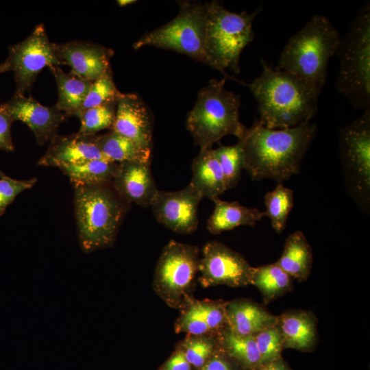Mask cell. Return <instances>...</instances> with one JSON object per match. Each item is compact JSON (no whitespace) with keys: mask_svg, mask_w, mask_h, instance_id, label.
<instances>
[{"mask_svg":"<svg viewBox=\"0 0 370 370\" xmlns=\"http://www.w3.org/2000/svg\"><path fill=\"white\" fill-rule=\"evenodd\" d=\"M291 276L276 263L254 267L251 284L269 301L284 293L291 286Z\"/></svg>","mask_w":370,"mask_h":370,"instance_id":"obj_27","label":"cell"},{"mask_svg":"<svg viewBox=\"0 0 370 370\" xmlns=\"http://www.w3.org/2000/svg\"><path fill=\"white\" fill-rule=\"evenodd\" d=\"M12 122L10 115L0 108V149L9 152L14 151L11 135Z\"/></svg>","mask_w":370,"mask_h":370,"instance_id":"obj_38","label":"cell"},{"mask_svg":"<svg viewBox=\"0 0 370 370\" xmlns=\"http://www.w3.org/2000/svg\"><path fill=\"white\" fill-rule=\"evenodd\" d=\"M97 143L104 157L109 161H151V152L146 151L127 138L111 130L97 136Z\"/></svg>","mask_w":370,"mask_h":370,"instance_id":"obj_26","label":"cell"},{"mask_svg":"<svg viewBox=\"0 0 370 370\" xmlns=\"http://www.w3.org/2000/svg\"><path fill=\"white\" fill-rule=\"evenodd\" d=\"M202 197L189 183L173 192L158 190L151 205L156 219L180 234H191L198 226V208Z\"/></svg>","mask_w":370,"mask_h":370,"instance_id":"obj_13","label":"cell"},{"mask_svg":"<svg viewBox=\"0 0 370 370\" xmlns=\"http://www.w3.org/2000/svg\"><path fill=\"white\" fill-rule=\"evenodd\" d=\"M340 41L330 20L315 14L289 38L275 69L297 76L321 92L327 80L329 61L336 53Z\"/></svg>","mask_w":370,"mask_h":370,"instance_id":"obj_3","label":"cell"},{"mask_svg":"<svg viewBox=\"0 0 370 370\" xmlns=\"http://www.w3.org/2000/svg\"><path fill=\"white\" fill-rule=\"evenodd\" d=\"M151 161L120 162L112 184L114 189L128 204L143 208L151 206L158 190L151 168Z\"/></svg>","mask_w":370,"mask_h":370,"instance_id":"obj_17","label":"cell"},{"mask_svg":"<svg viewBox=\"0 0 370 370\" xmlns=\"http://www.w3.org/2000/svg\"><path fill=\"white\" fill-rule=\"evenodd\" d=\"M111 130L127 138L139 148L151 152L153 129L145 104L136 94L119 99Z\"/></svg>","mask_w":370,"mask_h":370,"instance_id":"obj_16","label":"cell"},{"mask_svg":"<svg viewBox=\"0 0 370 370\" xmlns=\"http://www.w3.org/2000/svg\"><path fill=\"white\" fill-rule=\"evenodd\" d=\"M0 108L14 121L25 123L33 132L36 142L43 145L56 134L61 123L69 116L56 106H45L31 96L14 92Z\"/></svg>","mask_w":370,"mask_h":370,"instance_id":"obj_14","label":"cell"},{"mask_svg":"<svg viewBox=\"0 0 370 370\" xmlns=\"http://www.w3.org/2000/svg\"><path fill=\"white\" fill-rule=\"evenodd\" d=\"M136 1L134 0H119L117 1L118 5H119L121 7H124L128 5H130L132 3H135Z\"/></svg>","mask_w":370,"mask_h":370,"instance_id":"obj_42","label":"cell"},{"mask_svg":"<svg viewBox=\"0 0 370 370\" xmlns=\"http://www.w3.org/2000/svg\"><path fill=\"white\" fill-rule=\"evenodd\" d=\"M199 370H234L231 363L221 355H214Z\"/></svg>","mask_w":370,"mask_h":370,"instance_id":"obj_40","label":"cell"},{"mask_svg":"<svg viewBox=\"0 0 370 370\" xmlns=\"http://www.w3.org/2000/svg\"><path fill=\"white\" fill-rule=\"evenodd\" d=\"M226 79H212L202 88L187 116L186 128L201 149L227 135L241 140L247 130L239 120L240 97L225 89Z\"/></svg>","mask_w":370,"mask_h":370,"instance_id":"obj_5","label":"cell"},{"mask_svg":"<svg viewBox=\"0 0 370 370\" xmlns=\"http://www.w3.org/2000/svg\"><path fill=\"white\" fill-rule=\"evenodd\" d=\"M284 347L299 350L310 348L316 339L315 324L305 312L285 313L278 320Z\"/></svg>","mask_w":370,"mask_h":370,"instance_id":"obj_24","label":"cell"},{"mask_svg":"<svg viewBox=\"0 0 370 370\" xmlns=\"http://www.w3.org/2000/svg\"><path fill=\"white\" fill-rule=\"evenodd\" d=\"M310 122L286 129H271L256 121L239 140L243 169L253 180L279 183L297 174L317 133Z\"/></svg>","mask_w":370,"mask_h":370,"instance_id":"obj_1","label":"cell"},{"mask_svg":"<svg viewBox=\"0 0 370 370\" xmlns=\"http://www.w3.org/2000/svg\"><path fill=\"white\" fill-rule=\"evenodd\" d=\"M3 175H5V174L0 169V176H3Z\"/></svg>","mask_w":370,"mask_h":370,"instance_id":"obj_44","label":"cell"},{"mask_svg":"<svg viewBox=\"0 0 370 370\" xmlns=\"http://www.w3.org/2000/svg\"><path fill=\"white\" fill-rule=\"evenodd\" d=\"M117 101L106 103L82 110L79 119L78 134L85 136L96 135L105 129H112L115 119Z\"/></svg>","mask_w":370,"mask_h":370,"instance_id":"obj_30","label":"cell"},{"mask_svg":"<svg viewBox=\"0 0 370 370\" xmlns=\"http://www.w3.org/2000/svg\"><path fill=\"white\" fill-rule=\"evenodd\" d=\"M262 365L280 359L284 342L280 329L273 326L254 335Z\"/></svg>","mask_w":370,"mask_h":370,"instance_id":"obj_34","label":"cell"},{"mask_svg":"<svg viewBox=\"0 0 370 370\" xmlns=\"http://www.w3.org/2000/svg\"><path fill=\"white\" fill-rule=\"evenodd\" d=\"M199 249L197 246L171 241L162 249L153 276V288L170 307L189 304L199 272Z\"/></svg>","mask_w":370,"mask_h":370,"instance_id":"obj_8","label":"cell"},{"mask_svg":"<svg viewBox=\"0 0 370 370\" xmlns=\"http://www.w3.org/2000/svg\"><path fill=\"white\" fill-rule=\"evenodd\" d=\"M74 188L80 247L90 253L112 246L129 204L119 195L112 182Z\"/></svg>","mask_w":370,"mask_h":370,"instance_id":"obj_4","label":"cell"},{"mask_svg":"<svg viewBox=\"0 0 370 370\" xmlns=\"http://www.w3.org/2000/svg\"><path fill=\"white\" fill-rule=\"evenodd\" d=\"M5 62L14 73L15 92L30 93L39 73L45 67L59 66L54 43L51 42L43 24L36 25L23 40L8 47Z\"/></svg>","mask_w":370,"mask_h":370,"instance_id":"obj_10","label":"cell"},{"mask_svg":"<svg viewBox=\"0 0 370 370\" xmlns=\"http://www.w3.org/2000/svg\"><path fill=\"white\" fill-rule=\"evenodd\" d=\"M340 151L358 193L367 199L370 190V110L340 131Z\"/></svg>","mask_w":370,"mask_h":370,"instance_id":"obj_12","label":"cell"},{"mask_svg":"<svg viewBox=\"0 0 370 370\" xmlns=\"http://www.w3.org/2000/svg\"><path fill=\"white\" fill-rule=\"evenodd\" d=\"M192 367L200 369L214 354V343L207 336H190L180 348Z\"/></svg>","mask_w":370,"mask_h":370,"instance_id":"obj_33","label":"cell"},{"mask_svg":"<svg viewBox=\"0 0 370 370\" xmlns=\"http://www.w3.org/2000/svg\"><path fill=\"white\" fill-rule=\"evenodd\" d=\"M275 263L291 277L300 281L308 277L312 268V254L301 231L294 232L287 237L282 254Z\"/></svg>","mask_w":370,"mask_h":370,"instance_id":"obj_23","label":"cell"},{"mask_svg":"<svg viewBox=\"0 0 370 370\" xmlns=\"http://www.w3.org/2000/svg\"><path fill=\"white\" fill-rule=\"evenodd\" d=\"M37 182L36 177L25 180L11 178L7 175L0 176V216L5 211L17 195L32 188Z\"/></svg>","mask_w":370,"mask_h":370,"instance_id":"obj_36","label":"cell"},{"mask_svg":"<svg viewBox=\"0 0 370 370\" xmlns=\"http://www.w3.org/2000/svg\"><path fill=\"white\" fill-rule=\"evenodd\" d=\"M294 203L293 191L279 183L264 195L266 217H269L273 228L281 233L285 228L287 219Z\"/></svg>","mask_w":370,"mask_h":370,"instance_id":"obj_28","label":"cell"},{"mask_svg":"<svg viewBox=\"0 0 370 370\" xmlns=\"http://www.w3.org/2000/svg\"><path fill=\"white\" fill-rule=\"evenodd\" d=\"M58 88V101L55 105L69 117L77 118L92 82L86 80L73 72L66 73L59 66L49 67Z\"/></svg>","mask_w":370,"mask_h":370,"instance_id":"obj_22","label":"cell"},{"mask_svg":"<svg viewBox=\"0 0 370 370\" xmlns=\"http://www.w3.org/2000/svg\"><path fill=\"white\" fill-rule=\"evenodd\" d=\"M206 3H182L176 17L143 35L133 47L152 46L173 50L206 64Z\"/></svg>","mask_w":370,"mask_h":370,"instance_id":"obj_9","label":"cell"},{"mask_svg":"<svg viewBox=\"0 0 370 370\" xmlns=\"http://www.w3.org/2000/svg\"><path fill=\"white\" fill-rule=\"evenodd\" d=\"M212 201L214 208L207 221V229L212 234H218L242 225L254 226L266 217L264 212L242 206L237 201L230 202L219 198Z\"/></svg>","mask_w":370,"mask_h":370,"instance_id":"obj_21","label":"cell"},{"mask_svg":"<svg viewBox=\"0 0 370 370\" xmlns=\"http://www.w3.org/2000/svg\"><path fill=\"white\" fill-rule=\"evenodd\" d=\"M9 71L8 65L5 62L0 64V75Z\"/></svg>","mask_w":370,"mask_h":370,"instance_id":"obj_43","label":"cell"},{"mask_svg":"<svg viewBox=\"0 0 370 370\" xmlns=\"http://www.w3.org/2000/svg\"><path fill=\"white\" fill-rule=\"evenodd\" d=\"M258 370H288L280 359L262 365Z\"/></svg>","mask_w":370,"mask_h":370,"instance_id":"obj_41","label":"cell"},{"mask_svg":"<svg viewBox=\"0 0 370 370\" xmlns=\"http://www.w3.org/2000/svg\"><path fill=\"white\" fill-rule=\"evenodd\" d=\"M223 342L227 354L245 367L259 369L262 366L254 335L241 336L229 330L225 333Z\"/></svg>","mask_w":370,"mask_h":370,"instance_id":"obj_29","label":"cell"},{"mask_svg":"<svg viewBox=\"0 0 370 370\" xmlns=\"http://www.w3.org/2000/svg\"><path fill=\"white\" fill-rule=\"evenodd\" d=\"M262 73L247 84L258 103V121L271 129H286L310 122L320 92L288 72L272 69L261 58Z\"/></svg>","mask_w":370,"mask_h":370,"instance_id":"obj_2","label":"cell"},{"mask_svg":"<svg viewBox=\"0 0 370 370\" xmlns=\"http://www.w3.org/2000/svg\"><path fill=\"white\" fill-rule=\"evenodd\" d=\"M95 159L107 160L98 147L97 135L85 136L77 132L65 136L56 134L38 164L60 169Z\"/></svg>","mask_w":370,"mask_h":370,"instance_id":"obj_18","label":"cell"},{"mask_svg":"<svg viewBox=\"0 0 370 370\" xmlns=\"http://www.w3.org/2000/svg\"><path fill=\"white\" fill-rule=\"evenodd\" d=\"M253 270L240 254L221 243L210 241L202 249L199 280L204 287H239L251 284Z\"/></svg>","mask_w":370,"mask_h":370,"instance_id":"obj_11","label":"cell"},{"mask_svg":"<svg viewBox=\"0 0 370 370\" xmlns=\"http://www.w3.org/2000/svg\"><path fill=\"white\" fill-rule=\"evenodd\" d=\"M123 95V93L118 90L114 84L110 68L92 82L83 103L82 110L106 103L117 101Z\"/></svg>","mask_w":370,"mask_h":370,"instance_id":"obj_32","label":"cell"},{"mask_svg":"<svg viewBox=\"0 0 370 370\" xmlns=\"http://www.w3.org/2000/svg\"><path fill=\"white\" fill-rule=\"evenodd\" d=\"M190 184L202 198L214 200L227 190L222 170L211 148L201 149L192 163Z\"/></svg>","mask_w":370,"mask_h":370,"instance_id":"obj_20","label":"cell"},{"mask_svg":"<svg viewBox=\"0 0 370 370\" xmlns=\"http://www.w3.org/2000/svg\"><path fill=\"white\" fill-rule=\"evenodd\" d=\"M336 53V90L356 108L370 110V3L358 10Z\"/></svg>","mask_w":370,"mask_h":370,"instance_id":"obj_7","label":"cell"},{"mask_svg":"<svg viewBox=\"0 0 370 370\" xmlns=\"http://www.w3.org/2000/svg\"><path fill=\"white\" fill-rule=\"evenodd\" d=\"M259 10L253 13L232 12L219 1L206 3V64L232 78L226 70L238 74L241 54L254 40L253 22Z\"/></svg>","mask_w":370,"mask_h":370,"instance_id":"obj_6","label":"cell"},{"mask_svg":"<svg viewBox=\"0 0 370 370\" xmlns=\"http://www.w3.org/2000/svg\"><path fill=\"white\" fill-rule=\"evenodd\" d=\"M175 330L190 336H202L210 332L196 302L187 305L177 321Z\"/></svg>","mask_w":370,"mask_h":370,"instance_id":"obj_35","label":"cell"},{"mask_svg":"<svg viewBox=\"0 0 370 370\" xmlns=\"http://www.w3.org/2000/svg\"><path fill=\"white\" fill-rule=\"evenodd\" d=\"M196 303L210 331L217 330L226 323L225 306L210 301Z\"/></svg>","mask_w":370,"mask_h":370,"instance_id":"obj_37","label":"cell"},{"mask_svg":"<svg viewBox=\"0 0 370 370\" xmlns=\"http://www.w3.org/2000/svg\"><path fill=\"white\" fill-rule=\"evenodd\" d=\"M225 310L229 330L241 336L255 335L278 323L277 317L249 301L231 302Z\"/></svg>","mask_w":370,"mask_h":370,"instance_id":"obj_19","label":"cell"},{"mask_svg":"<svg viewBox=\"0 0 370 370\" xmlns=\"http://www.w3.org/2000/svg\"><path fill=\"white\" fill-rule=\"evenodd\" d=\"M222 170L227 190L239 182L243 169V151L239 142L230 146L221 145L213 149Z\"/></svg>","mask_w":370,"mask_h":370,"instance_id":"obj_31","label":"cell"},{"mask_svg":"<svg viewBox=\"0 0 370 370\" xmlns=\"http://www.w3.org/2000/svg\"><path fill=\"white\" fill-rule=\"evenodd\" d=\"M60 64L69 66L71 72L93 82L110 68L114 51L104 46L83 40L54 43Z\"/></svg>","mask_w":370,"mask_h":370,"instance_id":"obj_15","label":"cell"},{"mask_svg":"<svg viewBox=\"0 0 370 370\" xmlns=\"http://www.w3.org/2000/svg\"><path fill=\"white\" fill-rule=\"evenodd\" d=\"M119 164L104 159L88 160L60 168L73 186L95 185L112 182Z\"/></svg>","mask_w":370,"mask_h":370,"instance_id":"obj_25","label":"cell"},{"mask_svg":"<svg viewBox=\"0 0 370 370\" xmlns=\"http://www.w3.org/2000/svg\"><path fill=\"white\" fill-rule=\"evenodd\" d=\"M191 365L179 349L161 366L159 370H191Z\"/></svg>","mask_w":370,"mask_h":370,"instance_id":"obj_39","label":"cell"}]
</instances>
